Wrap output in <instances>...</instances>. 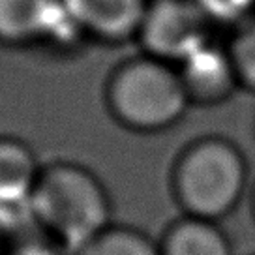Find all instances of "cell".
<instances>
[{
  "instance_id": "6da1fadb",
  "label": "cell",
  "mask_w": 255,
  "mask_h": 255,
  "mask_svg": "<svg viewBox=\"0 0 255 255\" xmlns=\"http://www.w3.org/2000/svg\"><path fill=\"white\" fill-rule=\"evenodd\" d=\"M32 201L40 225L55 233L72 252H83L109 222L104 188L75 165L60 163L41 171Z\"/></svg>"
},
{
  "instance_id": "7a4b0ae2",
  "label": "cell",
  "mask_w": 255,
  "mask_h": 255,
  "mask_svg": "<svg viewBox=\"0 0 255 255\" xmlns=\"http://www.w3.org/2000/svg\"><path fill=\"white\" fill-rule=\"evenodd\" d=\"M107 96L120 122L144 131L178 122L191 104L178 68L150 55L122 64L113 73Z\"/></svg>"
},
{
  "instance_id": "3957f363",
  "label": "cell",
  "mask_w": 255,
  "mask_h": 255,
  "mask_svg": "<svg viewBox=\"0 0 255 255\" xmlns=\"http://www.w3.org/2000/svg\"><path fill=\"white\" fill-rule=\"evenodd\" d=\"M246 178L244 159L229 143L218 139L195 144L178 167V191L186 207L203 220L229 212Z\"/></svg>"
},
{
  "instance_id": "277c9868",
  "label": "cell",
  "mask_w": 255,
  "mask_h": 255,
  "mask_svg": "<svg viewBox=\"0 0 255 255\" xmlns=\"http://www.w3.org/2000/svg\"><path fill=\"white\" fill-rule=\"evenodd\" d=\"M208 26L193 0H150L137 38L146 55L178 66L210 41Z\"/></svg>"
},
{
  "instance_id": "5b68a950",
  "label": "cell",
  "mask_w": 255,
  "mask_h": 255,
  "mask_svg": "<svg viewBox=\"0 0 255 255\" xmlns=\"http://www.w3.org/2000/svg\"><path fill=\"white\" fill-rule=\"evenodd\" d=\"M85 36L62 0H0V43L73 47Z\"/></svg>"
},
{
  "instance_id": "8992f818",
  "label": "cell",
  "mask_w": 255,
  "mask_h": 255,
  "mask_svg": "<svg viewBox=\"0 0 255 255\" xmlns=\"http://www.w3.org/2000/svg\"><path fill=\"white\" fill-rule=\"evenodd\" d=\"M85 36L107 43L137 38L150 0H62Z\"/></svg>"
},
{
  "instance_id": "52a82bcc",
  "label": "cell",
  "mask_w": 255,
  "mask_h": 255,
  "mask_svg": "<svg viewBox=\"0 0 255 255\" xmlns=\"http://www.w3.org/2000/svg\"><path fill=\"white\" fill-rule=\"evenodd\" d=\"M176 68L191 102H222L240 85L229 49L218 47L212 41L197 49Z\"/></svg>"
},
{
  "instance_id": "ba28073f",
  "label": "cell",
  "mask_w": 255,
  "mask_h": 255,
  "mask_svg": "<svg viewBox=\"0 0 255 255\" xmlns=\"http://www.w3.org/2000/svg\"><path fill=\"white\" fill-rule=\"evenodd\" d=\"M40 178L38 163L24 143L0 137V203L30 199Z\"/></svg>"
},
{
  "instance_id": "9c48e42d",
  "label": "cell",
  "mask_w": 255,
  "mask_h": 255,
  "mask_svg": "<svg viewBox=\"0 0 255 255\" xmlns=\"http://www.w3.org/2000/svg\"><path fill=\"white\" fill-rule=\"evenodd\" d=\"M165 255H231L222 233L207 220L180 223L169 235Z\"/></svg>"
},
{
  "instance_id": "30bf717a",
  "label": "cell",
  "mask_w": 255,
  "mask_h": 255,
  "mask_svg": "<svg viewBox=\"0 0 255 255\" xmlns=\"http://www.w3.org/2000/svg\"><path fill=\"white\" fill-rule=\"evenodd\" d=\"M83 255H159L148 240L131 231H104L96 237Z\"/></svg>"
},
{
  "instance_id": "8fae6325",
  "label": "cell",
  "mask_w": 255,
  "mask_h": 255,
  "mask_svg": "<svg viewBox=\"0 0 255 255\" xmlns=\"http://www.w3.org/2000/svg\"><path fill=\"white\" fill-rule=\"evenodd\" d=\"M227 49L239 75V83L255 92V19H248L240 24Z\"/></svg>"
},
{
  "instance_id": "7c38bea8",
  "label": "cell",
  "mask_w": 255,
  "mask_h": 255,
  "mask_svg": "<svg viewBox=\"0 0 255 255\" xmlns=\"http://www.w3.org/2000/svg\"><path fill=\"white\" fill-rule=\"evenodd\" d=\"M210 23L242 24L255 9V0H193Z\"/></svg>"
},
{
  "instance_id": "4fadbf2b",
  "label": "cell",
  "mask_w": 255,
  "mask_h": 255,
  "mask_svg": "<svg viewBox=\"0 0 255 255\" xmlns=\"http://www.w3.org/2000/svg\"><path fill=\"white\" fill-rule=\"evenodd\" d=\"M6 255H56L53 250L45 244H41L38 240H23L19 242L11 252H8Z\"/></svg>"
}]
</instances>
